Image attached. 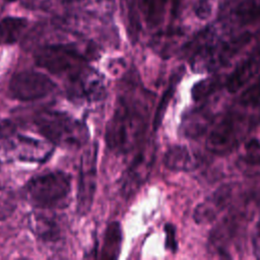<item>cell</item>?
Here are the masks:
<instances>
[{"label": "cell", "instance_id": "16", "mask_svg": "<svg viewBox=\"0 0 260 260\" xmlns=\"http://www.w3.org/2000/svg\"><path fill=\"white\" fill-rule=\"evenodd\" d=\"M121 246H122L121 225L118 221H113L109 223L106 229L100 258L105 260L117 259L120 254Z\"/></svg>", "mask_w": 260, "mask_h": 260}, {"label": "cell", "instance_id": "26", "mask_svg": "<svg viewBox=\"0 0 260 260\" xmlns=\"http://www.w3.org/2000/svg\"><path fill=\"white\" fill-rule=\"evenodd\" d=\"M252 247L255 257L260 259V221L257 222L252 234Z\"/></svg>", "mask_w": 260, "mask_h": 260}, {"label": "cell", "instance_id": "18", "mask_svg": "<svg viewBox=\"0 0 260 260\" xmlns=\"http://www.w3.org/2000/svg\"><path fill=\"white\" fill-rule=\"evenodd\" d=\"M167 1L168 0H141L142 13L149 27H156L162 22Z\"/></svg>", "mask_w": 260, "mask_h": 260}, {"label": "cell", "instance_id": "14", "mask_svg": "<svg viewBox=\"0 0 260 260\" xmlns=\"http://www.w3.org/2000/svg\"><path fill=\"white\" fill-rule=\"evenodd\" d=\"M28 225L32 234L44 242H56L61 237L58 221L48 214L31 213L28 218Z\"/></svg>", "mask_w": 260, "mask_h": 260}, {"label": "cell", "instance_id": "20", "mask_svg": "<svg viewBox=\"0 0 260 260\" xmlns=\"http://www.w3.org/2000/svg\"><path fill=\"white\" fill-rule=\"evenodd\" d=\"M221 81L222 80L219 75H211L199 80L191 89L192 99L195 102H199L208 98L221 85Z\"/></svg>", "mask_w": 260, "mask_h": 260}, {"label": "cell", "instance_id": "11", "mask_svg": "<svg viewBox=\"0 0 260 260\" xmlns=\"http://www.w3.org/2000/svg\"><path fill=\"white\" fill-rule=\"evenodd\" d=\"M213 120L212 112L206 107H199L187 113L181 123L180 132L187 138L195 139L203 135Z\"/></svg>", "mask_w": 260, "mask_h": 260}, {"label": "cell", "instance_id": "15", "mask_svg": "<svg viewBox=\"0 0 260 260\" xmlns=\"http://www.w3.org/2000/svg\"><path fill=\"white\" fill-rule=\"evenodd\" d=\"M165 166L173 171H192L198 166L195 154L185 145H174L164 155Z\"/></svg>", "mask_w": 260, "mask_h": 260}, {"label": "cell", "instance_id": "8", "mask_svg": "<svg viewBox=\"0 0 260 260\" xmlns=\"http://www.w3.org/2000/svg\"><path fill=\"white\" fill-rule=\"evenodd\" d=\"M96 157L98 146L92 144L82 154L79 170L77 191V211L86 214L92 205L96 188Z\"/></svg>", "mask_w": 260, "mask_h": 260}, {"label": "cell", "instance_id": "27", "mask_svg": "<svg viewBox=\"0 0 260 260\" xmlns=\"http://www.w3.org/2000/svg\"><path fill=\"white\" fill-rule=\"evenodd\" d=\"M257 54L260 55V38L258 39V42H257V45H256V48H255V51Z\"/></svg>", "mask_w": 260, "mask_h": 260}, {"label": "cell", "instance_id": "13", "mask_svg": "<svg viewBox=\"0 0 260 260\" xmlns=\"http://www.w3.org/2000/svg\"><path fill=\"white\" fill-rule=\"evenodd\" d=\"M236 166L247 177H260V139L245 142L236 159Z\"/></svg>", "mask_w": 260, "mask_h": 260}, {"label": "cell", "instance_id": "7", "mask_svg": "<svg viewBox=\"0 0 260 260\" xmlns=\"http://www.w3.org/2000/svg\"><path fill=\"white\" fill-rule=\"evenodd\" d=\"M56 89V83L47 74L35 70H22L14 73L8 83L11 98L30 102L43 99Z\"/></svg>", "mask_w": 260, "mask_h": 260}, {"label": "cell", "instance_id": "4", "mask_svg": "<svg viewBox=\"0 0 260 260\" xmlns=\"http://www.w3.org/2000/svg\"><path fill=\"white\" fill-rule=\"evenodd\" d=\"M34 124L41 135L56 146L80 147L88 139L85 124L65 112L43 110L35 115Z\"/></svg>", "mask_w": 260, "mask_h": 260}, {"label": "cell", "instance_id": "25", "mask_svg": "<svg viewBox=\"0 0 260 260\" xmlns=\"http://www.w3.org/2000/svg\"><path fill=\"white\" fill-rule=\"evenodd\" d=\"M129 27H130V36L133 40L137 39L138 32L140 30V21L138 17V13L135 9V6L132 5L129 8Z\"/></svg>", "mask_w": 260, "mask_h": 260}, {"label": "cell", "instance_id": "12", "mask_svg": "<svg viewBox=\"0 0 260 260\" xmlns=\"http://www.w3.org/2000/svg\"><path fill=\"white\" fill-rule=\"evenodd\" d=\"M260 55L256 52L238 65L225 79V88L229 92L235 93L242 89L259 71Z\"/></svg>", "mask_w": 260, "mask_h": 260}, {"label": "cell", "instance_id": "24", "mask_svg": "<svg viewBox=\"0 0 260 260\" xmlns=\"http://www.w3.org/2000/svg\"><path fill=\"white\" fill-rule=\"evenodd\" d=\"M165 233H166V248L172 253H176V251L178 250L176 226L172 223H166Z\"/></svg>", "mask_w": 260, "mask_h": 260}, {"label": "cell", "instance_id": "22", "mask_svg": "<svg viewBox=\"0 0 260 260\" xmlns=\"http://www.w3.org/2000/svg\"><path fill=\"white\" fill-rule=\"evenodd\" d=\"M19 133L15 125L9 120H0V150L13 151Z\"/></svg>", "mask_w": 260, "mask_h": 260}, {"label": "cell", "instance_id": "17", "mask_svg": "<svg viewBox=\"0 0 260 260\" xmlns=\"http://www.w3.org/2000/svg\"><path fill=\"white\" fill-rule=\"evenodd\" d=\"M27 26V20L22 17L8 16L0 21V45L16 43Z\"/></svg>", "mask_w": 260, "mask_h": 260}, {"label": "cell", "instance_id": "1", "mask_svg": "<svg viewBox=\"0 0 260 260\" xmlns=\"http://www.w3.org/2000/svg\"><path fill=\"white\" fill-rule=\"evenodd\" d=\"M148 117V106L141 100L124 94L117 100L114 114L106 127L105 140L108 147L125 152L141 137Z\"/></svg>", "mask_w": 260, "mask_h": 260}, {"label": "cell", "instance_id": "19", "mask_svg": "<svg viewBox=\"0 0 260 260\" xmlns=\"http://www.w3.org/2000/svg\"><path fill=\"white\" fill-rule=\"evenodd\" d=\"M181 76H182V72H177L175 73L172 78L170 79V82H169V85L168 87L166 88V90L164 91L160 100H159V103L156 107V110H155V113H154V116H153V120H152V129L155 131L161 124L162 122V119L165 117V113L167 111V108L176 91V87H177V84L179 82V80L181 79Z\"/></svg>", "mask_w": 260, "mask_h": 260}, {"label": "cell", "instance_id": "9", "mask_svg": "<svg viewBox=\"0 0 260 260\" xmlns=\"http://www.w3.org/2000/svg\"><path fill=\"white\" fill-rule=\"evenodd\" d=\"M154 159V147L148 144L134 158L125 173L122 183V193L128 197L133 195L147 179Z\"/></svg>", "mask_w": 260, "mask_h": 260}, {"label": "cell", "instance_id": "5", "mask_svg": "<svg viewBox=\"0 0 260 260\" xmlns=\"http://www.w3.org/2000/svg\"><path fill=\"white\" fill-rule=\"evenodd\" d=\"M36 64L49 73L64 78L67 86L80 79L91 67L85 57L70 45H48L35 53Z\"/></svg>", "mask_w": 260, "mask_h": 260}, {"label": "cell", "instance_id": "10", "mask_svg": "<svg viewBox=\"0 0 260 260\" xmlns=\"http://www.w3.org/2000/svg\"><path fill=\"white\" fill-rule=\"evenodd\" d=\"M234 193L233 185L220 186L195 207L193 212L194 221L197 224L212 222L231 204Z\"/></svg>", "mask_w": 260, "mask_h": 260}, {"label": "cell", "instance_id": "29", "mask_svg": "<svg viewBox=\"0 0 260 260\" xmlns=\"http://www.w3.org/2000/svg\"><path fill=\"white\" fill-rule=\"evenodd\" d=\"M6 1H8V2H13V1H16V0H6Z\"/></svg>", "mask_w": 260, "mask_h": 260}, {"label": "cell", "instance_id": "28", "mask_svg": "<svg viewBox=\"0 0 260 260\" xmlns=\"http://www.w3.org/2000/svg\"><path fill=\"white\" fill-rule=\"evenodd\" d=\"M62 2H71V1H75V0H61Z\"/></svg>", "mask_w": 260, "mask_h": 260}, {"label": "cell", "instance_id": "23", "mask_svg": "<svg viewBox=\"0 0 260 260\" xmlns=\"http://www.w3.org/2000/svg\"><path fill=\"white\" fill-rule=\"evenodd\" d=\"M238 103L248 107H260V79L241 92Z\"/></svg>", "mask_w": 260, "mask_h": 260}, {"label": "cell", "instance_id": "21", "mask_svg": "<svg viewBox=\"0 0 260 260\" xmlns=\"http://www.w3.org/2000/svg\"><path fill=\"white\" fill-rule=\"evenodd\" d=\"M17 207V196L14 190L0 186V221L9 218Z\"/></svg>", "mask_w": 260, "mask_h": 260}, {"label": "cell", "instance_id": "6", "mask_svg": "<svg viewBox=\"0 0 260 260\" xmlns=\"http://www.w3.org/2000/svg\"><path fill=\"white\" fill-rule=\"evenodd\" d=\"M251 40L249 31L223 41L215 40L189 58L191 67L196 72L215 71L228 64Z\"/></svg>", "mask_w": 260, "mask_h": 260}, {"label": "cell", "instance_id": "3", "mask_svg": "<svg viewBox=\"0 0 260 260\" xmlns=\"http://www.w3.org/2000/svg\"><path fill=\"white\" fill-rule=\"evenodd\" d=\"M70 193L71 177L63 171L38 175L23 186L24 199L41 210L64 208L68 205Z\"/></svg>", "mask_w": 260, "mask_h": 260}, {"label": "cell", "instance_id": "2", "mask_svg": "<svg viewBox=\"0 0 260 260\" xmlns=\"http://www.w3.org/2000/svg\"><path fill=\"white\" fill-rule=\"evenodd\" d=\"M259 107H248L238 103L213 126L206 138L209 152L224 155L245 141L248 135L260 124Z\"/></svg>", "mask_w": 260, "mask_h": 260}]
</instances>
